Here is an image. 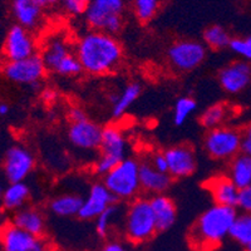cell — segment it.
I'll list each match as a JSON object with an SVG mask.
<instances>
[{"label": "cell", "mask_w": 251, "mask_h": 251, "mask_svg": "<svg viewBox=\"0 0 251 251\" xmlns=\"http://www.w3.org/2000/svg\"><path fill=\"white\" fill-rule=\"evenodd\" d=\"M75 50L83 72L92 77H102L117 71L123 60L121 42L104 31L89 30L80 35Z\"/></svg>", "instance_id": "cell-1"}, {"label": "cell", "mask_w": 251, "mask_h": 251, "mask_svg": "<svg viewBox=\"0 0 251 251\" xmlns=\"http://www.w3.org/2000/svg\"><path fill=\"white\" fill-rule=\"evenodd\" d=\"M237 216L235 207L212 205L197 217L188 231V245L194 251H214L230 236Z\"/></svg>", "instance_id": "cell-2"}, {"label": "cell", "mask_w": 251, "mask_h": 251, "mask_svg": "<svg viewBox=\"0 0 251 251\" xmlns=\"http://www.w3.org/2000/svg\"><path fill=\"white\" fill-rule=\"evenodd\" d=\"M39 55L49 73L63 78H75L83 73L75 47L64 35H50L40 49Z\"/></svg>", "instance_id": "cell-3"}, {"label": "cell", "mask_w": 251, "mask_h": 251, "mask_svg": "<svg viewBox=\"0 0 251 251\" xmlns=\"http://www.w3.org/2000/svg\"><path fill=\"white\" fill-rule=\"evenodd\" d=\"M123 217V234L133 245L147 243L158 232L150 199L137 197L129 201Z\"/></svg>", "instance_id": "cell-4"}, {"label": "cell", "mask_w": 251, "mask_h": 251, "mask_svg": "<svg viewBox=\"0 0 251 251\" xmlns=\"http://www.w3.org/2000/svg\"><path fill=\"white\" fill-rule=\"evenodd\" d=\"M140 165L141 162L126 157L111 172L103 177L102 182L118 201H132L140 197Z\"/></svg>", "instance_id": "cell-5"}, {"label": "cell", "mask_w": 251, "mask_h": 251, "mask_svg": "<svg viewBox=\"0 0 251 251\" xmlns=\"http://www.w3.org/2000/svg\"><path fill=\"white\" fill-rule=\"evenodd\" d=\"M125 0H93L84 14L91 30H100L116 35L123 28Z\"/></svg>", "instance_id": "cell-6"}, {"label": "cell", "mask_w": 251, "mask_h": 251, "mask_svg": "<svg viewBox=\"0 0 251 251\" xmlns=\"http://www.w3.org/2000/svg\"><path fill=\"white\" fill-rule=\"evenodd\" d=\"M203 150L212 160L230 162L241 153V129L228 125L208 129L203 137Z\"/></svg>", "instance_id": "cell-7"}, {"label": "cell", "mask_w": 251, "mask_h": 251, "mask_svg": "<svg viewBox=\"0 0 251 251\" xmlns=\"http://www.w3.org/2000/svg\"><path fill=\"white\" fill-rule=\"evenodd\" d=\"M207 57L206 46L199 40H176L167 50L170 66L177 72H191L197 69Z\"/></svg>", "instance_id": "cell-8"}, {"label": "cell", "mask_w": 251, "mask_h": 251, "mask_svg": "<svg viewBox=\"0 0 251 251\" xmlns=\"http://www.w3.org/2000/svg\"><path fill=\"white\" fill-rule=\"evenodd\" d=\"M47 72L46 64L39 53L26 59L5 62L3 66V75L9 82L29 86L33 89L39 88Z\"/></svg>", "instance_id": "cell-9"}, {"label": "cell", "mask_w": 251, "mask_h": 251, "mask_svg": "<svg viewBox=\"0 0 251 251\" xmlns=\"http://www.w3.org/2000/svg\"><path fill=\"white\" fill-rule=\"evenodd\" d=\"M0 245L4 251H54L48 239L29 234L12 221L0 226Z\"/></svg>", "instance_id": "cell-10"}, {"label": "cell", "mask_w": 251, "mask_h": 251, "mask_svg": "<svg viewBox=\"0 0 251 251\" xmlns=\"http://www.w3.org/2000/svg\"><path fill=\"white\" fill-rule=\"evenodd\" d=\"M1 54L5 62H15L38 54V43L34 35L23 26L13 25L6 33Z\"/></svg>", "instance_id": "cell-11"}, {"label": "cell", "mask_w": 251, "mask_h": 251, "mask_svg": "<svg viewBox=\"0 0 251 251\" xmlns=\"http://www.w3.org/2000/svg\"><path fill=\"white\" fill-rule=\"evenodd\" d=\"M35 167V158L23 146H13L6 151L3 169L9 182H24Z\"/></svg>", "instance_id": "cell-12"}, {"label": "cell", "mask_w": 251, "mask_h": 251, "mask_svg": "<svg viewBox=\"0 0 251 251\" xmlns=\"http://www.w3.org/2000/svg\"><path fill=\"white\" fill-rule=\"evenodd\" d=\"M220 87L228 94H239L251 84V63L237 59L226 64L217 75Z\"/></svg>", "instance_id": "cell-13"}, {"label": "cell", "mask_w": 251, "mask_h": 251, "mask_svg": "<svg viewBox=\"0 0 251 251\" xmlns=\"http://www.w3.org/2000/svg\"><path fill=\"white\" fill-rule=\"evenodd\" d=\"M163 153L169 165V175L174 180H181V178L191 176L196 171L197 158L191 146H171L165 150Z\"/></svg>", "instance_id": "cell-14"}, {"label": "cell", "mask_w": 251, "mask_h": 251, "mask_svg": "<svg viewBox=\"0 0 251 251\" xmlns=\"http://www.w3.org/2000/svg\"><path fill=\"white\" fill-rule=\"evenodd\" d=\"M103 127L92 120L71 123L68 128V140L73 147L80 151H97L102 140Z\"/></svg>", "instance_id": "cell-15"}, {"label": "cell", "mask_w": 251, "mask_h": 251, "mask_svg": "<svg viewBox=\"0 0 251 251\" xmlns=\"http://www.w3.org/2000/svg\"><path fill=\"white\" fill-rule=\"evenodd\" d=\"M117 203L113 195L109 192L108 188L103 182H96L89 187L87 196L83 199V205L80 208V220H96L102 212H104L112 205Z\"/></svg>", "instance_id": "cell-16"}, {"label": "cell", "mask_w": 251, "mask_h": 251, "mask_svg": "<svg viewBox=\"0 0 251 251\" xmlns=\"http://www.w3.org/2000/svg\"><path fill=\"white\" fill-rule=\"evenodd\" d=\"M205 188L211 195L215 205L237 207L240 188L232 182L227 174L211 176L205 182Z\"/></svg>", "instance_id": "cell-17"}, {"label": "cell", "mask_w": 251, "mask_h": 251, "mask_svg": "<svg viewBox=\"0 0 251 251\" xmlns=\"http://www.w3.org/2000/svg\"><path fill=\"white\" fill-rule=\"evenodd\" d=\"M127 150H128V142L120 126L114 123L104 126L100 146V156L108 157L120 163L126 158Z\"/></svg>", "instance_id": "cell-18"}, {"label": "cell", "mask_w": 251, "mask_h": 251, "mask_svg": "<svg viewBox=\"0 0 251 251\" xmlns=\"http://www.w3.org/2000/svg\"><path fill=\"white\" fill-rule=\"evenodd\" d=\"M140 182L142 192L147 195L166 194L171 187L174 178L169 174L161 172L152 166L151 161H142L140 165Z\"/></svg>", "instance_id": "cell-19"}, {"label": "cell", "mask_w": 251, "mask_h": 251, "mask_svg": "<svg viewBox=\"0 0 251 251\" xmlns=\"http://www.w3.org/2000/svg\"><path fill=\"white\" fill-rule=\"evenodd\" d=\"M43 8L33 0H12V13L18 25L28 30L39 28L43 20Z\"/></svg>", "instance_id": "cell-20"}, {"label": "cell", "mask_w": 251, "mask_h": 251, "mask_svg": "<svg viewBox=\"0 0 251 251\" xmlns=\"http://www.w3.org/2000/svg\"><path fill=\"white\" fill-rule=\"evenodd\" d=\"M152 211L158 232L167 231L175 225L177 219V206L169 195L161 194L151 196L150 199Z\"/></svg>", "instance_id": "cell-21"}, {"label": "cell", "mask_w": 251, "mask_h": 251, "mask_svg": "<svg viewBox=\"0 0 251 251\" xmlns=\"http://www.w3.org/2000/svg\"><path fill=\"white\" fill-rule=\"evenodd\" d=\"M12 223L29 234L44 236L47 230L46 217L43 212L35 207H23L14 212Z\"/></svg>", "instance_id": "cell-22"}, {"label": "cell", "mask_w": 251, "mask_h": 251, "mask_svg": "<svg viewBox=\"0 0 251 251\" xmlns=\"http://www.w3.org/2000/svg\"><path fill=\"white\" fill-rule=\"evenodd\" d=\"M141 93H142V86L140 82L127 83L122 91L111 97L112 116L114 118L123 117L127 111L133 106V103L141 97Z\"/></svg>", "instance_id": "cell-23"}, {"label": "cell", "mask_w": 251, "mask_h": 251, "mask_svg": "<svg viewBox=\"0 0 251 251\" xmlns=\"http://www.w3.org/2000/svg\"><path fill=\"white\" fill-rule=\"evenodd\" d=\"M83 197L78 194H62L49 201V211L58 217H75L79 215Z\"/></svg>", "instance_id": "cell-24"}, {"label": "cell", "mask_w": 251, "mask_h": 251, "mask_svg": "<svg viewBox=\"0 0 251 251\" xmlns=\"http://www.w3.org/2000/svg\"><path fill=\"white\" fill-rule=\"evenodd\" d=\"M30 199V188L25 182H13L4 190L1 203L8 211L17 212L25 207Z\"/></svg>", "instance_id": "cell-25"}, {"label": "cell", "mask_w": 251, "mask_h": 251, "mask_svg": "<svg viewBox=\"0 0 251 251\" xmlns=\"http://www.w3.org/2000/svg\"><path fill=\"white\" fill-rule=\"evenodd\" d=\"M227 176L241 190L251 183V157L239 153L228 162Z\"/></svg>", "instance_id": "cell-26"}, {"label": "cell", "mask_w": 251, "mask_h": 251, "mask_svg": "<svg viewBox=\"0 0 251 251\" xmlns=\"http://www.w3.org/2000/svg\"><path fill=\"white\" fill-rule=\"evenodd\" d=\"M230 117H231V107L227 103L217 102L203 109L199 117V122L203 128L208 131L226 125Z\"/></svg>", "instance_id": "cell-27"}, {"label": "cell", "mask_w": 251, "mask_h": 251, "mask_svg": "<svg viewBox=\"0 0 251 251\" xmlns=\"http://www.w3.org/2000/svg\"><path fill=\"white\" fill-rule=\"evenodd\" d=\"M203 44L212 50H221V49L228 48L231 42V35L224 26L215 25L208 26L203 31Z\"/></svg>", "instance_id": "cell-28"}, {"label": "cell", "mask_w": 251, "mask_h": 251, "mask_svg": "<svg viewBox=\"0 0 251 251\" xmlns=\"http://www.w3.org/2000/svg\"><path fill=\"white\" fill-rule=\"evenodd\" d=\"M230 237L244 248L251 245V214H237L230 231Z\"/></svg>", "instance_id": "cell-29"}, {"label": "cell", "mask_w": 251, "mask_h": 251, "mask_svg": "<svg viewBox=\"0 0 251 251\" xmlns=\"http://www.w3.org/2000/svg\"><path fill=\"white\" fill-rule=\"evenodd\" d=\"M131 1L134 18L141 24H147L153 20L162 5V0H131Z\"/></svg>", "instance_id": "cell-30"}, {"label": "cell", "mask_w": 251, "mask_h": 251, "mask_svg": "<svg viewBox=\"0 0 251 251\" xmlns=\"http://www.w3.org/2000/svg\"><path fill=\"white\" fill-rule=\"evenodd\" d=\"M197 102L191 96H182L175 102L174 106V123L177 127L185 125L192 114L196 112Z\"/></svg>", "instance_id": "cell-31"}, {"label": "cell", "mask_w": 251, "mask_h": 251, "mask_svg": "<svg viewBox=\"0 0 251 251\" xmlns=\"http://www.w3.org/2000/svg\"><path fill=\"white\" fill-rule=\"evenodd\" d=\"M121 216V207L118 203H114L108 207L104 212L100 215L96 221V232L100 237L106 239L111 234V230L114 226V221Z\"/></svg>", "instance_id": "cell-32"}, {"label": "cell", "mask_w": 251, "mask_h": 251, "mask_svg": "<svg viewBox=\"0 0 251 251\" xmlns=\"http://www.w3.org/2000/svg\"><path fill=\"white\" fill-rule=\"evenodd\" d=\"M228 49L240 57L241 60L251 62V35L243 38H232Z\"/></svg>", "instance_id": "cell-33"}, {"label": "cell", "mask_w": 251, "mask_h": 251, "mask_svg": "<svg viewBox=\"0 0 251 251\" xmlns=\"http://www.w3.org/2000/svg\"><path fill=\"white\" fill-rule=\"evenodd\" d=\"M63 10L72 17H79L84 15L88 8V4L83 0H62L60 1Z\"/></svg>", "instance_id": "cell-34"}, {"label": "cell", "mask_w": 251, "mask_h": 251, "mask_svg": "<svg viewBox=\"0 0 251 251\" xmlns=\"http://www.w3.org/2000/svg\"><path fill=\"white\" fill-rule=\"evenodd\" d=\"M237 208L241 212L251 214V183L245 188L240 190L239 202H237Z\"/></svg>", "instance_id": "cell-35"}, {"label": "cell", "mask_w": 251, "mask_h": 251, "mask_svg": "<svg viewBox=\"0 0 251 251\" xmlns=\"http://www.w3.org/2000/svg\"><path fill=\"white\" fill-rule=\"evenodd\" d=\"M241 152L251 157V122L241 129Z\"/></svg>", "instance_id": "cell-36"}, {"label": "cell", "mask_w": 251, "mask_h": 251, "mask_svg": "<svg viewBox=\"0 0 251 251\" xmlns=\"http://www.w3.org/2000/svg\"><path fill=\"white\" fill-rule=\"evenodd\" d=\"M67 118H68L69 123H78L88 120V116L82 107L73 106L67 111Z\"/></svg>", "instance_id": "cell-37"}, {"label": "cell", "mask_w": 251, "mask_h": 251, "mask_svg": "<svg viewBox=\"0 0 251 251\" xmlns=\"http://www.w3.org/2000/svg\"><path fill=\"white\" fill-rule=\"evenodd\" d=\"M150 161H151L152 166H153L154 169L161 172H165V174H169V165H167V160H166L163 152H156V153H153Z\"/></svg>", "instance_id": "cell-38"}, {"label": "cell", "mask_w": 251, "mask_h": 251, "mask_svg": "<svg viewBox=\"0 0 251 251\" xmlns=\"http://www.w3.org/2000/svg\"><path fill=\"white\" fill-rule=\"evenodd\" d=\"M58 96H59L58 92L55 91L54 88H50V87L44 88L43 91H42V93H40V98H42V100H43L44 103H47V104H51V103L57 102Z\"/></svg>", "instance_id": "cell-39"}, {"label": "cell", "mask_w": 251, "mask_h": 251, "mask_svg": "<svg viewBox=\"0 0 251 251\" xmlns=\"http://www.w3.org/2000/svg\"><path fill=\"white\" fill-rule=\"evenodd\" d=\"M100 251H131L123 243L118 240H111L108 243L104 244Z\"/></svg>", "instance_id": "cell-40"}, {"label": "cell", "mask_w": 251, "mask_h": 251, "mask_svg": "<svg viewBox=\"0 0 251 251\" xmlns=\"http://www.w3.org/2000/svg\"><path fill=\"white\" fill-rule=\"evenodd\" d=\"M9 111H10V108H9L8 103L0 102V116H6Z\"/></svg>", "instance_id": "cell-41"}, {"label": "cell", "mask_w": 251, "mask_h": 251, "mask_svg": "<svg viewBox=\"0 0 251 251\" xmlns=\"http://www.w3.org/2000/svg\"><path fill=\"white\" fill-rule=\"evenodd\" d=\"M62 0H47V4L48 5H55V4H60Z\"/></svg>", "instance_id": "cell-42"}, {"label": "cell", "mask_w": 251, "mask_h": 251, "mask_svg": "<svg viewBox=\"0 0 251 251\" xmlns=\"http://www.w3.org/2000/svg\"><path fill=\"white\" fill-rule=\"evenodd\" d=\"M33 1H35V3H38L39 5H42V6L48 5V4H47V0H33Z\"/></svg>", "instance_id": "cell-43"}, {"label": "cell", "mask_w": 251, "mask_h": 251, "mask_svg": "<svg viewBox=\"0 0 251 251\" xmlns=\"http://www.w3.org/2000/svg\"><path fill=\"white\" fill-rule=\"evenodd\" d=\"M3 194H4V190L3 187L0 186V201H1V199H3Z\"/></svg>", "instance_id": "cell-44"}, {"label": "cell", "mask_w": 251, "mask_h": 251, "mask_svg": "<svg viewBox=\"0 0 251 251\" xmlns=\"http://www.w3.org/2000/svg\"><path fill=\"white\" fill-rule=\"evenodd\" d=\"M83 1H86V3H87V4H91V3H92V1H93V0H83Z\"/></svg>", "instance_id": "cell-45"}, {"label": "cell", "mask_w": 251, "mask_h": 251, "mask_svg": "<svg viewBox=\"0 0 251 251\" xmlns=\"http://www.w3.org/2000/svg\"><path fill=\"white\" fill-rule=\"evenodd\" d=\"M246 249V251H251V245H249L248 248H245Z\"/></svg>", "instance_id": "cell-46"}]
</instances>
